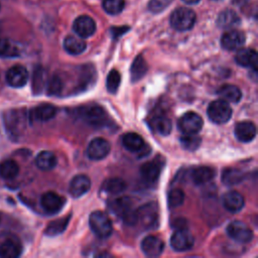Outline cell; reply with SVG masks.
I'll return each mask as SVG.
<instances>
[{
	"instance_id": "1",
	"label": "cell",
	"mask_w": 258,
	"mask_h": 258,
	"mask_svg": "<svg viewBox=\"0 0 258 258\" xmlns=\"http://www.w3.org/2000/svg\"><path fill=\"white\" fill-rule=\"evenodd\" d=\"M159 212L156 203L150 202L139 207L134 214V224L145 230L154 229L158 226Z\"/></svg>"
},
{
	"instance_id": "2",
	"label": "cell",
	"mask_w": 258,
	"mask_h": 258,
	"mask_svg": "<svg viewBox=\"0 0 258 258\" xmlns=\"http://www.w3.org/2000/svg\"><path fill=\"white\" fill-rule=\"evenodd\" d=\"M170 25L178 31H186L192 28L196 22V13L186 7L175 9L170 15Z\"/></svg>"
},
{
	"instance_id": "3",
	"label": "cell",
	"mask_w": 258,
	"mask_h": 258,
	"mask_svg": "<svg viewBox=\"0 0 258 258\" xmlns=\"http://www.w3.org/2000/svg\"><path fill=\"white\" fill-rule=\"evenodd\" d=\"M89 225L94 234L101 239L108 238L113 231L110 219L105 213L101 211H95L90 215Z\"/></svg>"
},
{
	"instance_id": "4",
	"label": "cell",
	"mask_w": 258,
	"mask_h": 258,
	"mask_svg": "<svg viewBox=\"0 0 258 258\" xmlns=\"http://www.w3.org/2000/svg\"><path fill=\"white\" fill-rule=\"evenodd\" d=\"M209 119L216 124H224L228 122L232 116V108L228 102L224 100L213 101L207 110Z\"/></svg>"
},
{
	"instance_id": "5",
	"label": "cell",
	"mask_w": 258,
	"mask_h": 258,
	"mask_svg": "<svg viewBox=\"0 0 258 258\" xmlns=\"http://www.w3.org/2000/svg\"><path fill=\"white\" fill-rule=\"evenodd\" d=\"M109 209L114 215L122 218L126 223L130 225L134 224L135 211H133L132 203L127 197H121L111 201L109 204Z\"/></svg>"
},
{
	"instance_id": "6",
	"label": "cell",
	"mask_w": 258,
	"mask_h": 258,
	"mask_svg": "<svg viewBox=\"0 0 258 258\" xmlns=\"http://www.w3.org/2000/svg\"><path fill=\"white\" fill-rule=\"evenodd\" d=\"M203 125L202 117L195 112L184 113L178 120V128L183 134H197Z\"/></svg>"
},
{
	"instance_id": "7",
	"label": "cell",
	"mask_w": 258,
	"mask_h": 258,
	"mask_svg": "<svg viewBox=\"0 0 258 258\" xmlns=\"http://www.w3.org/2000/svg\"><path fill=\"white\" fill-rule=\"evenodd\" d=\"M227 234L234 241L239 243H249L253 239L251 229L241 221H233L227 227Z\"/></svg>"
},
{
	"instance_id": "8",
	"label": "cell",
	"mask_w": 258,
	"mask_h": 258,
	"mask_svg": "<svg viewBox=\"0 0 258 258\" xmlns=\"http://www.w3.org/2000/svg\"><path fill=\"white\" fill-rule=\"evenodd\" d=\"M82 117L94 127H105L108 124V115L100 106H90L82 111Z\"/></svg>"
},
{
	"instance_id": "9",
	"label": "cell",
	"mask_w": 258,
	"mask_h": 258,
	"mask_svg": "<svg viewBox=\"0 0 258 258\" xmlns=\"http://www.w3.org/2000/svg\"><path fill=\"white\" fill-rule=\"evenodd\" d=\"M194 244H195L194 237L184 228L177 229L170 238V245L172 249L178 252H184V251L190 250Z\"/></svg>"
},
{
	"instance_id": "10",
	"label": "cell",
	"mask_w": 258,
	"mask_h": 258,
	"mask_svg": "<svg viewBox=\"0 0 258 258\" xmlns=\"http://www.w3.org/2000/svg\"><path fill=\"white\" fill-rule=\"evenodd\" d=\"M4 124L10 136H17L24 128V115L18 110H11L4 115Z\"/></svg>"
},
{
	"instance_id": "11",
	"label": "cell",
	"mask_w": 258,
	"mask_h": 258,
	"mask_svg": "<svg viewBox=\"0 0 258 258\" xmlns=\"http://www.w3.org/2000/svg\"><path fill=\"white\" fill-rule=\"evenodd\" d=\"M110 143L101 137L91 140L87 147V156L92 160H101L105 158L110 152Z\"/></svg>"
},
{
	"instance_id": "12",
	"label": "cell",
	"mask_w": 258,
	"mask_h": 258,
	"mask_svg": "<svg viewBox=\"0 0 258 258\" xmlns=\"http://www.w3.org/2000/svg\"><path fill=\"white\" fill-rule=\"evenodd\" d=\"M162 165L163 161L160 157H157L142 164L140 167V174L142 179L146 183H154L155 181H157L162 169Z\"/></svg>"
},
{
	"instance_id": "13",
	"label": "cell",
	"mask_w": 258,
	"mask_h": 258,
	"mask_svg": "<svg viewBox=\"0 0 258 258\" xmlns=\"http://www.w3.org/2000/svg\"><path fill=\"white\" fill-rule=\"evenodd\" d=\"M63 205V198L53 191H47L43 194L40 198V206L42 210L49 215L58 213L62 209Z\"/></svg>"
},
{
	"instance_id": "14",
	"label": "cell",
	"mask_w": 258,
	"mask_h": 258,
	"mask_svg": "<svg viewBox=\"0 0 258 258\" xmlns=\"http://www.w3.org/2000/svg\"><path fill=\"white\" fill-rule=\"evenodd\" d=\"M5 80L10 87L21 88L25 86L28 81V72L23 66H20V64L13 66L7 71Z\"/></svg>"
},
{
	"instance_id": "15",
	"label": "cell",
	"mask_w": 258,
	"mask_h": 258,
	"mask_svg": "<svg viewBox=\"0 0 258 258\" xmlns=\"http://www.w3.org/2000/svg\"><path fill=\"white\" fill-rule=\"evenodd\" d=\"M73 29L81 38H87L95 33L96 23L90 16L81 15L74 21Z\"/></svg>"
},
{
	"instance_id": "16",
	"label": "cell",
	"mask_w": 258,
	"mask_h": 258,
	"mask_svg": "<svg viewBox=\"0 0 258 258\" xmlns=\"http://www.w3.org/2000/svg\"><path fill=\"white\" fill-rule=\"evenodd\" d=\"M244 43L245 34L242 31L236 29L226 31L221 38L222 47L227 50H237L241 48Z\"/></svg>"
},
{
	"instance_id": "17",
	"label": "cell",
	"mask_w": 258,
	"mask_h": 258,
	"mask_svg": "<svg viewBox=\"0 0 258 258\" xmlns=\"http://www.w3.org/2000/svg\"><path fill=\"white\" fill-rule=\"evenodd\" d=\"M142 252L148 257L159 256L164 249L163 241L156 236H147L141 242Z\"/></svg>"
},
{
	"instance_id": "18",
	"label": "cell",
	"mask_w": 258,
	"mask_h": 258,
	"mask_svg": "<svg viewBox=\"0 0 258 258\" xmlns=\"http://www.w3.org/2000/svg\"><path fill=\"white\" fill-rule=\"evenodd\" d=\"M91 187V180L85 174H78L73 177L69 185L70 195L73 198H80L84 196Z\"/></svg>"
},
{
	"instance_id": "19",
	"label": "cell",
	"mask_w": 258,
	"mask_h": 258,
	"mask_svg": "<svg viewBox=\"0 0 258 258\" xmlns=\"http://www.w3.org/2000/svg\"><path fill=\"white\" fill-rule=\"evenodd\" d=\"M235 136L241 142H250L256 136V126L251 121H242L235 126Z\"/></svg>"
},
{
	"instance_id": "20",
	"label": "cell",
	"mask_w": 258,
	"mask_h": 258,
	"mask_svg": "<svg viewBox=\"0 0 258 258\" xmlns=\"http://www.w3.org/2000/svg\"><path fill=\"white\" fill-rule=\"evenodd\" d=\"M224 208L231 213H238L244 207V198L238 191H228L223 196L222 200Z\"/></svg>"
},
{
	"instance_id": "21",
	"label": "cell",
	"mask_w": 258,
	"mask_h": 258,
	"mask_svg": "<svg viewBox=\"0 0 258 258\" xmlns=\"http://www.w3.org/2000/svg\"><path fill=\"white\" fill-rule=\"evenodd\" d=\"M56 114V108L50 104H43L33 108L30 113L29 117L32 121H39L45 122L52 119Z\"/></svg>"
},
{
	"instance_id": "22",
	"label": "cell",
	"mask_w": 258,
	"mask_h": 258,
	"mask_svg": "<svg viewBox=\"0 0 258 258\" xmlns=\"http://www.w3.org/2000/svg\"><path fill=\"white\" fill-rule=\"evenodd\" d=\"M22 252L21 244L14 238H8L0 245V257L3 258H16Z\"/></svg>"
},
{
	"instance_id": "23",
	"label": "cell",
	"mask_w": 258,
	"mask_h": 258,
	"mask_svg": "<svg viewBox=\"0 0 258 258\" xmlns=\"http://www.w3.org/2000/svg\"><path fill=\"white\" fill-rule=\"evenodd\" d=\"M235 60L241 67L256 69L257 52L252 48H239Z\"/></svg>"
},
{
	"instance_id": "24",
	"label": "cell",
	"mask_w": 258,
	"mask_h": 258,
	"mask_svg": "<svg viewBox=\"0 0 258 258\" xmlns=\"http://www.w3.org/2000/svg\"><path fill=\"white\" fill-rule=\"evenodd\" d=\"M215 177V170L210 166H198L190 172V178L195 184H205Z\"/></svg>"
},
{
	"instance_id": "25",
	"label": "cell",
	"mask_w": 258,
	"mask_h": 258,
	"mask_svg": "<svg viewBox=\"0 0 258 258\" xmlns=\"http://www.w3.org/2000/svg\"><path fill=\"white\" fill-rule=\"evenodd\" d=\"M123 146L130 152H139L145 146L143 138L134 132H129L123 135L122 137Z\"/></svg>"
},
{
	"instance_id": "26",
	"label": "cell",
	"mask_w": 258,
	"mask_h": 258,
	"mask_svg": "<svg viewBox=\"0 0 258 258\" xmlns=\"http://www.w3.org/2000/svg\"><path fill=\"white\" fill-rule=\"evenodd\" d=\"M87 47L86 42L79 36L69 35L63 40V48L64 50L72 55H79L85 51Z\"/></svg>"
},
{
	"instance_id": "27",
	"label": "cell",
	"mask_w": 258,
	"mask_h": 258,
	"mask_svg": "<svg viewBox=\"0 0 258 258\" xmlns=\"http://www.w3.org/2000/svg\"><path fill=\"white\" fill-rule=\"evenodd\" d=\"M218 95L222 100L230 103H238L242 98V93L240 89L230 84L221 86L218 90Z\"/></svg>"
},
{
	"instance_id": "28",
	"label": "cell",
	"mask_w": 258,
	"mask_h": 258,
	"mask_svg": "<svg viewBox=\"0 0 258 258\" xmlns=\"http://www.w3.org/2000/svg\"><path fill=\"white\" fill-rule=\"evenodd\" d=\"M239 23L240 18L238 14L231 9H226L222 11L217 17V24L221 28H232L238 25Z\"/></svg>"
},
{
	"instance_id": "29",
	"label": "cell",
	"mask_w": 258,
	"mask_h": 258,
	"mask_svg": "<svg viewBox=\"0 0 258 258\" xmlns=\"http://www.w3.org/2000/svg\"><path fill=\"white\" fill-rule=\"evenodd\" d=\"M36 166L43 171L51 170L56 165V157L50 151H41L35 158Z\"/></svg>"
},
{
	"instance_id": "30",
	"label": "cell",
	"mask_w": 258,
	"mask_h": 258,
	"mask_svg": "<svg viewBox=\"0 0 258 258\" xmlns=\"http://www.w3.org/2000/svg\"><path fill=\"white\" fill-rule=\"evenodd\" d=\"M245 178V174L238 168H225L222 172V182L228 186L239 184Z\"/></svg>"
},
{
	"instance_id": "31",
	"label": "cell",
	"mask_w": 258,
	"mask_h": 258,
	"mask_svg": "<svg viewBox=\"0 0 258 258\" xmlns=\"http://www.w3.org/2000/svg\"><path fill=\"white\" fill-rule=\"evenodd\" d=\"M150 125L152 127V129L163 136L168 135L171 132V128H172V124L169 118H167L166 116L163 115H159V116H155L151 122Z\"/></svg>"
},
{
	"instance_id": "32",
	"label": "cell",
	"mask_w": 258,
	"mask_h": 258,
	"mask_svg": "<svg viewBox=\"0 0 258 258\" xmlns=\"http://www.w3.org/2000/svg\"><path fill=\"white\" fill-rule=\"evenodd\" d=\"M126 182L119 177H112L104 181L102 189L108 195H118L126 189Z\"/></svg>"
},
{
	"instance_id": "33",
	"label": "cell",
	"mask_w": 258,
	"mask_h": 258,
	"mask_svg": "<svg viewBox=\"0 0 258 258\" xmlns=\"http://www.w3.org/2000/svg\"><path fill=\"white\" fill-rule=\"evenodd\" d=\"M19 173V165L16 161L7 159L0 163V176L4 179H13Z\"/></svg>"
},
{
	"instance_id": "34",
	"label": "cell",
	"mask_w": 258,
	"mask_h": 258,
	"mask_svg": "<svg viewBox=\"0 0 258 258\" xmlns=\"http://www.w3.org/2000/svg\"><path fill=\"white\" fill-rule=\"evenodd\" d=\"M146 72H147L146 61L141 55L136 56L130 69L132 82H138L146 74Z\"/></svg>"
},
{
	"instance_id": "35",
	"label": "cell",
	"mask_w": 258,
	"mask_h": 258,
	"mask_svg": "<svg viewBox=\"0 0 258 258\" xmlns=\"http://www.w3.org/2000/svg\"><path fill=\"white\" fill-rule=\"evenodd\" d=\"M69 221H70V216H68L66 218H61L59 220L52 221L47 225L44 233L48 236L59 235L60 233H62L66 230V228L69 224Z\"/></svg>"
},
{
	"instance_id": "36",
	"label": "cell",
	"mask_w": 258,
	"mask_h": 258,
	"mask_svg": "<svg viewBox=\"0 0 258 258\" xmlns=\"http://www.w3.org/2000/svg\"><path fill=\"white\" fill-rule=\"evenodd\" d=\"M18 55V47L10 40L0 37V57H16Z\"/></svg>"
},
{
	"instance_id": "37",
	"label": "cell",
	"mask_w": 258,
	"mask_h": 258,
	"mask_svg": "<svg viewBox=\"0 0 258 258\" xmlns=\"http://www.w3.org/2000/svg\"><path fill=\"white\" fill-rule=\"evenodd\" d=\"M63 81L57 75L52 76L47 83V94L50 96H59L63 90Z\"/></svg>"
},
{
	"instance_id": "38",
	"label": "cell",
	"mask_w": 258,
	"mask_h": 258,
	"mask_svg": "<svg viewBox=\"0 0 258 258\" xmlns=\"http://www.w3.org/2000/svg\"><path fill=\"white\" fill-rule=\"evenodd\" d=\"M202 139L197 134H183L180 138L182 147L188 151H194L199 148Z\"/></svg>"
},
{
	"instance_id": "39",
	"label": "cell",
	"mask_w": 258,
	"mask_h": 258,
	"mask_svg": "<svg viewBox=\"0 0 258 258\" xmlns=\"http://www.w3.org/2000/svg\"><path fill=\"white\" fill-rule=\"evenodd\" d=\"M184 201V192L180 188H172L167 196V203L169 208H177L182 205Z\"/></svg>"
},
{
	"instance_id": "40",
	"label": "cell",
	"mask_w": 258,
	"mask_h": 258,
	"mask_svg": "<svg viewBox=\"0 0 258 258\" xmlns=\"http://www.w3.org/2000/svg\"><path fill=\"white\" fill-rule=\"evenodd\" d=\"M121 82V76L117 70H111L110 73L107 76V81H106V87L108 92L110 93H116L120 86Z\"/></svg>"
},
{
	"instance_id": "41",
	"label": "cell",
	"mask_w": 258,
	"mask_h": 258,
	"mask_svg": "<svg viewBox=\"0 0 258 258\" xmlns=\"http://www.w3.org/2000/svg\"><path fill=\"white\" fill-rule=\"evenodd\" d=\"M125 5L124 0H104L103 8L104 10L111 15H116L120 13Z\"/></svg>"
},
{
	"instance_id": "42",
	"label": "cell",
	"mask_w": 258,
	"mask_h": 258,
	"mask_svg": "<svg viewBox=\"0 0 258 258\" xmlns=\"http://www.w3.org/2000/svg\"><path fill=\"white\" fill-rule=\"evenodd\" d=\"M44 73L42 71H35L34 76H33V82H32V89L34 93L38 94L41 92V90L44 87Z\"/></svg>"
},
{
	"instance_id": "43",
	"label": "cell",
	"mask_w": 258,
	"mask_h": 258,
	"mask_svg": "<svg viewBox=\"0 0 258 258\" xmlns=\"http://www.w3.org/2000/svg\"><path fill=\"white\" fill-rule=\"evenodd\" d=\"M172 0H150L148 3V9L152 13H159L163 11Z\"/></svg>"
},
{
	"instance_id": "44",
	"label": "cell",
	"mask_w": 258,
	"mask_h": 258,
	"mask_svg": "<svg viewBox=\"0 0 258 258\" xmlns=\"http://www.w3.org/2000/svg\"><path fill=\"white\" fill-rule=\"evenodd\" d=\"M184 3L186 4H189V5H192V4H197L199 3L201 0H182Z\"/></svg>"
},
{
	"instance_id": "45",
	"label": "cell",
	"mask_w": 258,
	"mask_h": 258,
	"mask_svg": "<svg viewBox=\"0 0 258 258\" xmlns=\"http://www.w3.org/2000/svg\"><path fill=\"white\" fill-rule=\"evenodd\" d=\"M0 222H1V217H0Z\"/></svg>"
}]
</instances>
